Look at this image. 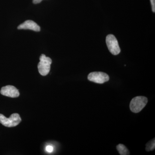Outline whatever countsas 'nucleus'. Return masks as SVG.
Returning <instances> with one entry per match:
<instances>
[{
    "instance_id": "nucleus-12",
    "label": "nucleus",
    "mask_w": 155,
    "mask_h": 155,
    "mask_svg": "<svg viewBox=\"0 0 155 155\" xmlns=\"http://www.w3.org/2000/svg\"><path fill=\"white\" fill-rule=\"evenodd\" d=\"M32 1H33V4H37L41 2L42 0H32Z\"/></svg>"
},
{
    "instance_id": "nucleus-10",
    "label": "nucleus",
    "mask_w": 155,
    "mask_h": 155,
    "mask_svg": "<svg viewBox=\"0 0 155 155\" xmlns=\"http://www.w3.org/2000/svg\"><path fill=\"white\" fill-rule=\"evenodd\" d=\"M46 150L48 153H52L54 150V148L51 145L47 146L46 147Z\"/></svg>"
},
{
    "instance_id": "nucleus-4",
    "label": "nucleus",
    "mask_w": 155,
    "mask_h": 155,
    "mask_svg": "<svg viewBox=\"0 0 155 155\" xmlns=\"http://www.w3.org/2000/svg\"><path fill=\"white\" fill-rule=\"evenodd\" d=\"M106 43L108 49L114 55L119 54L121 51L117 39L113 35H109L106 38Z\"/></svg>"
},
{
    "instance_id": "nucleus-7",
    "label": "nucleus",
    "mask_w": 155,
    "mask_h": 155,
    "mask_svg": "<svg viewBox=\"0 0 155 155\" xmlns=\"http://www.w3.org/2000/svg\"><path fill=\"white\" fill-rule=\"evenodd\" d=\"M18 29H29L35 31H40V27L33 21L31 20H26L22 24L19 25Z\"/></svg>"
},
{
    "instance_id": "nucleus-9",
    "label": "nucleus",
    "mask_w": 155,
    "mask_h": 155,
    "mask_svg": "<svg viewBox=\"0 0 155 155\" xmlns=\"http://www.w3.org/2000/svg\"><path fill=\"white\" fill-rule=\"evenodd\" d=\"M155 148V138L147 143L146 147V150L147 151L153 150Z\"/></svg>"
},
{
    "instance_id": "nucleus-3",
    "label": "nucleus",
    "mask_w": 155,
    "mask_h": 155,
    "mask_svg": "<svg viewBox=\"0 0 155 155\" xmlns=\"http://www.w3.org/2000/svg\"><path fill=\"white\" fill-rule=\"evenodd\" d=\"M21 119L18 114H12L10 118H6L2 114H0V123L7 127H15L21 122Z\"/></svg>"
},
{
    "instance_id": "nucleus-2",
    "label": "nucleus",
    "mask_w": 155,
    "mask_h": 155,
    "mask_svg": "<svg viewBox=\"0 0 155 155\" xmlns=\"http://www.w3.org/2000/svg\"><path fill=\"white\" fill-rule=\"evenodd\" d=\"M51 63L52 60L51 58L42 54L40 57V62L38 65L40 74L43 76L47 75L49 73Z\"/></svg>"
},
{
    "instance_id": "nucleus-5",
    "label": "nucleus",
    "mask_w": 155,
    "mask_h": 155,
    "mask_svg": "<svg viewBox=\"0 0 155 155\" xmlns=\"http://www.w3.org/2000/svg\"><path fill=\"white\" fill-rule=\"evenodd\" d=\"M90 81L96 83L103 84L108 81L110 79L109 75L104 72H91L87 76Z\"/></svg>"
},
{
    "instance_id": "nucleus-8",
    "label": "nucleus",
    "mask_w": 155,
    "mask_h": 155,
    "mask_svg": "<svg viewBox=\"0 0 155 155\" xmlns=\"http://www.w3.org/2000/svg\"><path fill=\"white\" fill-rule=\"evenodd\" d=\"M117 150L121 155H130L129 151L125 145L122 144H119L116 147Z\"/></svg>"
},
{
    "instance_id": "nucleus-11",
    "label": "nucleus",
    "mask_w": 155,
    "mask_h": 155,
    "mask_svg": "<svg viewBox=\"0 0 155 155\" xmlns=\"http://www.w3.org/2000/svg\"><path fill=\"white\" fill-rule=\"evenodd\" d=\"M151 3L152 7V11L153 13L155 12V0H150Z\"/></svg>"
},
{
    "instance_id": "nucleus-1",
    "label": "nucleus",
    "mask_w": 155,
    "mask_h": 155,
    "mask_svg": "<svg viewBox=\"0 0 155 155\" xmlns=\"http://www.w3.org/2000/svg\"><path fill=\"white\" fill-rule=\"evenodd\" d=\"M147 102V98L145 97L137 96L133 98L130 102V110L134 113L140 112L146 105Z\"/></svg>"
},
{
    "instance_id": "nucleus-6",
    "label": "nucleus",
    "mask_w": 155,
    "mask_h": 155,
    "mask_svg": "<svg viewBox=\"0 0 155 155\" xmlns=\"http://www.w3.org/2000/svg\"><path fill=\"white\" fill-rule=\"evenodd\" d=\"M0 92L3 95L10 97H17L19 96V91L16 87L12 85H7L3 87L1 89Z\"/></svg>"
}]
</instances>
